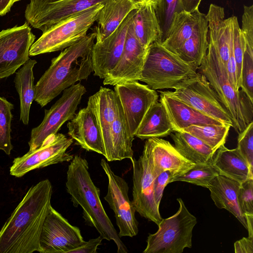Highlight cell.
Wrapping results in <instances>:
<instances>
[{
  "label": "cell",
  "mask_w": 253,
  "mask_h": 253,
  "mask_svg": "<svg viewBox=\"0 0 253 253\" xmlns=\"http://www.w3.org/2000/svg\"><path fill=\"white\" fill-rule=\"evenodd\" d=\"M52 193L48 179L28 190L0 230V253L39 252L40 235Z\"/></svg>",
  "instance_id": "obj_1"
},
{
  "label": "cell",
  "mask_w": 253,
  "mask_h": 253,
  "mask_svg": "<svg viewBox=\"0 0 253 253\" xmlns=\"http://www.w3.org/2000/svg\"><path fill=\"white\" fill-rule=\"evenodd\" d=\"M134 1H135L136 2H137L138 3H145V2H147V0H134Z\"/></svg>",
  "instance_id": "obj_45"
},
{
  "label": "cell",
  "mask_w": 253,
  "mask_h": 253,
  "mask_svg": "<svg viewBox=\"0 0 253 253\" xmlns=\"http://www.w3.org/2000/svg\"><path fill=\"white\" fill-rule=\"evenodd\" d=\"M131 134L135 136L141 122L150 107L158 101L157 92L137 81L114 85Z\"/></svg>",
  "instance_id": "obj_16"
},
{
  "label": "cell",
  "mask_w": 253,
  "mask_h": 253,
  "mask_svg": "<svg viewBox=\"0 0 253 253\" xmlns=\"http://www.w3.org/2000/svg\"></svg>",
  "instance_id": "obj_47"
},
{
  "label": "cell",
  "mask_w": 253,
  "mask_h": 253,
  "mask_svg": "<svg viewBox=\"0 0 253 253\" xmlns=\"http://www.w3.org/2000/svg\"><path fill=\"white\" fill-rule=\"evenodd\" d=\"M197 73L196 67L155 42L148 48L140 81L155 90L175 89Z\"/></svg>",
  "instance_id": "obj_5"
},
{
  "label": "cell",
  "mask_w": 253,
  "mask_h": 253,
  "mask_svg": "<svg viewBox=\"0 0 253 253\" xmlns=\"http://www.w3.org/2000/svg\"><path fill=\"white\" fill-rule=\"evenodd\" d=\"M103 238L99 237L84 241L80 246L71 251L70 253H96Z\"/></svg>",
  "instance_id": "obj_41"
},
{
  "label": "cell",
  "mask_w": 253,
  "mask_h": 253,
  "mask_svg": "<svg viewBox=\"0 0 253 253\" xmlns=\"http://www.w3.org/2000/svg\"><path fill=\"white\" fill-rule=\"evenodd\" d=\"M235 253H253V236L243 237L234 243Z\"/></svg>",
  "instance_id": "obj_42"
},
{
  "label": "cell",
  "mask_w": 253,
  "mask_h": 253,
  "mask_svg": "<svg viewBox=\"0 0 253 253\" xmlns=\"http://www.w3.org/2000/svg\"><path fill=\"white\" fill-rule=\"evenodd\" d=\"M107 0H30L25 11L28 24L42 33L70 17Z\"/></svg>",
  "instance_id": "obj_10"
},
{
  "label": "cell",
  "mask_w": 253,
  "mask_h": 253,
  "mask_svg": "<svg viewBox=\"0 0 253 253\" xmlns=\"http://www.w3.org/2000/svg\"><path fill=\"white\" fill-rule=\"evenodd\" d=\"M151 167L155 178L165 170L171 171L174 177L192 168L195 164L184 157L169 142L160 138L147 139Z\"/></svg>",
  "instance_id": "obj_19"
},
{
  "label": "cell",
  "mask_w": 253,
  "mask_h": 253,
  "mask_svg": "<svg viewBox=\"0 0 253 253\" xmlns=\"http://www.w3.org/2000/svg\"><path fill=\"white\" fill-rule=\"evenodd\" d=\"M231 127L225 124L192 125L183 131L195 136L216 151L220 146L225 144Z\"/></svg>",
  "instance_id": "obj_31"
},
{
  "label": "cell",
  "mask_w": 253,
  "mask_h": 253,
  "mask_svg": "<svg viewBox=\"0 0 253 253\" xmlns=\"http://www.w3.org/2000/svg\"><path fill=\"white\" fill-rule=\"evenodd\" d=\"M70 121L67 124L68 134L75 144L87 151L105 156L102 135L92 111L86 106L80 110Z\"/></svg>",
  "instance_id": "obj_20"
},
{
  "label": "cell",
  "mask_w": 253,
  "mask_h": 253,
  "mask_svg": "<svg viewBox=\"0 0 253 253\" xmlns=\"http://www.w3.org/2000/svg\"><path fill=\"white\" fill-rule=\"evenodd\" d=\"M20 0H0V16H3L10 11L14 3Z\"/></svg>",
  "instance_id": "obj_44"
},
{
  "label": "cell",
  "mask_w": 253,
  "mask_h": 253,
  "mask_svg": "<svg viewBox=\"0 0 253 253\" xmlns=\"http://www.w3.org/2000/svg\"><path fill=\"white\" fill-rule=\"evenodd\" d=\"M65 185L73 206L82 208L85 222L94 227L103 239L113 240L118 253H128L103 208L100 190L91 178L88 163L85 158L74 156L68 168Z\"/></svg>",
  "instance_id": "obj_3"
},
{
  "label": "cell",
  "mask_w": 253,
  "mask_h": 253,
  "mask_svg": "<svg viewBox=\"0 0 253 253\" xmlns=\"http://www.w3.org/2000/svg\"><path fill=\"white\" fill-rule=\"evenodd\" d=\"M202 13L199 9L191 13H175L166 39L162 44L173 53L194 32Z\"/></svg>",
  "instance_id": "obj_29"
},
{
  "label": "cell",
  "mask_w": 253,
  "mask_h": 253,
  "mask_svg": "<svg viewBox=\"0 0 253 253\" xmlns=\"http://www.w3.org/2000/svg\"><path fill=\"white\" fill-rule=\"evenodd\" d=\"M202 0H181L184 11L191 13L198 9Z\"/></svg>",
  "instance_id": "obj_43"
},
{
  "label": "cell",
  "mask_w": 253,
  "mask_h": 253,
  "mask_svg": "<svg viewBox=\"0 0 253 253\" xmlns=\"http://www.w3.org/2000/svg\"><path fill=\"white\" fill-rule=\"evenodd\" d=\"M238 134L237 148L253 170V122Z\"/></svg>",
  "instance_id": "obj_37"
},
{
  "label": "cell",
  "mask_w": 253,
  "mask_h": 253,
  "mask_svg": "<svg viewBox=\"0 0 253 253\" xmlns=\"http://www.w3.org/2000/svg\"><path fill=\"white\" fill-rule=\"evenodd\" d=\"M174 177L173 173L167 170L161 172L154 178V197L156 204L159 206L165 188Z\"/></svg>",
  "instance_id": "obj_40"
},
{
  "label": "cell",
  "mask_w": 253,
  "mask_h": 253,
  "mask_svg": "<svg viewBox=\"0 0 253 253\" xmlns=\"http://www.w3.org/2000/svg\"><path fill=\"white\" fill-rule=\"evenodd\" d=\"M241 183L221 175H218L210 182L208 189L215 205L232 213L247 230V223L238 202Z\"/></svg>",
  "instance_id": "obj_22"
},
{
  "label": "cell",
  "mask_w": 253,
  "mask_h": 253,
  "mask_svg": "<svg viewBox=\"0 0 253 253\" xmlns=\"http://www.w3.org/2000/svg\"><path fill=\"white\" fill-rule=\"evenodd\" d=\"M169 93L203 114L233 127V121L206 78L197 72Z\"/></svg>",
  "instance_id": "obj_8"
},
{
  "label": "cell",
  "mask_w": 253,
  "mask_h": 253,
  "mask_svg": "<svg viewBox=\"0 0 253 253\" xmlns=\"http://www.w3.org/2000/svg\"><path fill=\"white\" fill-rule=\"evenodd\" d=\"M240 209L245 216L253 215V178L241 183L238 193Z\"/></svg>",
  "instance_id": "obj_38"
},
{
  "label": "cell",
  "mask_w": 253,
  "mask_h": 253,
  "mask_svg": "<svg viewBox=\"0 0 253 253\" xmlns=\"http://www.w3.org/2000/svg\"><path fill=\"white\" fill-rule=\"evenodd\" d=\"M137 8L130 11L119 27L107 38L101 42H94L91 57L95 76L104 79L118 63L124 49L129 26Z\"/></svg>",
  "instance_id": "obj_17"
},
{
  "label": "cell",
  "mask_w": 253,
  "mask_h": 253,
  "mask_svg": "<svg viewBox=\"0 0 253 253\" xmlns=\"http://www.w3.org/2000/svg\"><path fill=\"white\" fill-rule=\"evenodd\" d=\"M219 173L212 164H195L186 172L174 177L170 183L186 182L208 188L211 181Z\"/></svg>",
  "instance_id": "obj_33"
},
{
  "label": "cell",
  "mask_w": 253,
  "mask_h": 253,
  "mask_svg": "<svg viewBox=\"0 0 253 253\" xmlns=\"http://www.w3.org/2000/svg\"><path fill=\"white\" fill-rule=\"evenodd\" d=\"M147 50L148 48L144 47L135 38L130 23L121 57L104 79L103 84L115 85L140 81Z\"/></svg>",
  "instance_id": "obj_18"
},
{
  "label": "cell",
  "mask_w": 253,
  "mask_h": 253,
  "mask_svg": "<svg viewBox=\"0 0 253 253\" xmlns=\"http://www.w3.org/2000/svg\"><path fill=\"white\" fill-rule=\"evenodd\" d=\"M36 63L35 60L29 59L16 73L14 80L20 99V119L25 125L29 124L30 110L35 99L33 68Z\"/></svg>",
  "instance_id": "obj_30"
},
{
  "label": "cell",
  "mask_w": 253,
  "mask_h": 253,
  "mask_svg": "<svg viewBox=\"0 0 253 253\" xmlns=\"http://www.w3.org/2000/svg\"><path fill=\"white\" fill-rule=\"evenodd\" d=\"M208 21L202 13L192 35L174 53L184 61L198 68L206 56L208 48Z\"/></svg>",
  "instance_id": "obj_26"
},
{
  "label": "cell",
  "mask_w": 253,
  "mask_h": 253,
  "mask_svg": "<svg viewBox=\"0 0 253 253\" xmlns=\"http://www.w3.org/2000/svg\"><path fill=\"white\" fill-rule=\"evenodd\" d=\"M240 88L253 101V47L247 44L242 60Z\"/></svg>",
  "instance_id": "obj_35"
},
{
  "label": "cell",
  "mask_w": 253,
  "mask_h": 253,
  "mask_svg": "<svg viewBox=\"0 0 253 253\" xmlns=\"http://www.w3.org/2000/svg\"><path fill=\"white\" fill-rule=\"evenodd\" d=\"M101 166L108 178V189L104 197L115 213L120 237H133L138 232L135 210L128 197L129 187L123 177L114 173L109 164L102 159Z\"/></svg>",
  "instance_id": "obj_12"
},
{
  "label": "cell",
  "mask_w": 253,
  "mask_h": 253,
  "mask_svg": "<svg viewBox=\"0 0 253 253\" xmlns=\"http://www.w3.org/2000/svg\"><path fill=\"white\" fill-rule=\"evenodd\" d=\"M73 142L72 138L62 133L49 135L39 148L14 159L10 168V175L21 177L35 169L70 162L74 156L66 151Z\"/></svg>",
  "instance_id": "obj_11"
},
{
  "label": "cell",
  "mask_w": 253,
  "mask_h": 253,
  "mask_svg": "<svg viewBox=\"0 0 253 253\" xmlns=\"http://www.w3.org/2000/svg\"><path fill=\"white\" fill-rule=\"evenodd\" d=\"M13 108V105L11 103L0 96V150L8 155L13 147L10 134Z\"/></svg>",
  "instance_id": "obj_34"
},
{
  "label": "cell",
  "mask_w": 253,
  "mask_h": 253,
  "mask_svg": "<svg viewBox=\"0 0 253 253\" xmlns=\"http://www.w3.org/2000/svg\"><path fill=\"white\" fill-rule=\"evenodd\" d=\"M233 49L236 62L238 85L240 88L241 74L243 54L246 42L240 28L237 18L232 16Z\"/></svg>",
  "instance_id": "obj_36"
},
{
  "label": "cell",
  "mask_w": 253,
  "mask_h": 253,
  "mask_svg": "<svg viewBox=\"0 0 253 253\" xmlns=\"http://www.w3.org/2000/svg\"><path fill=\"white\" fill-rule=\"evenodd\" d=\"M95 37L94 32L86 35L51 59L35 85L34 100L42 107L77 81L86 80L93 72L91 53Z\"/></svg>",
  "instance_id": "obj_2"
},
{
  "label": "cell",
  "mask_w": 253,
  "mask_h": 253,
  "mask_svg": "<svg viewBox=\"0 0 253 253\" xmlns=\"http://www.w3.org/2000/svg\"><path fill=\"white\" fill-rule=\"evenodd\" d=\"M160 101L164 106L173 131H182L192 125L223 124L209 117L170 94L169 91H160Z\"/></svg>",
  "instance_id": "obj_21"
},
{
  "label": "cell",
  "mask_w": 253,
  "mask_h": 253,
  "mask_svg": "<svg viewBox=\"0 0 253 253\" xmlns=\"http://www.w3.org/2000/svg\"><path fill=\"white\" fill-rule=\"evenodd\" d=\"M242 26L241 30L246 44L253 47V5H244L242 15Z\"/></svg>",
  "instance_id": "obj_39"
},
{
  "label": "cell",
  "mask_w": 253,
  "mask_h": 253,
  "mask_svg": "<svg viewBox=\"0 0 253 253\" xmlns=\"http://www.w3.org/2000/svg\"><path fill=\"white\" fill-rule=\"evenodd\" d=\"M139 3L134 0H107L103 3L94 32L96 42H101L110 35Z\"/></svg>",
  "instance_id": "obj_23"
},
{
  "label": "cell",
  "mask_w": 253,
  "mask_h": 253,
  "mask_svg": "<svg viewBox=\"0 0 253 253\" xmlns=\"http://www.w3.org/2000/svg\"><path fill=\"white\" fill-rule=\"evenodd\" d=\"M173 132L170 135L174 146L184 157L195 164H212L216 151L187 132Z\"/></svg>",
  "instance_id": "obj_27"
},
{
  "label": "cell",
  "mask_w": 253,
  "mask_h": 253,
  "mask_svg": "<svg viewBox=\"0 0 253 253\" xmlns=\"http://www.w3.org/2000/svg\"><path fill=\"white\" fill-rule=\"evenodd\" d=\"M147 0L148 2H150L153 6L157 0Z\"/></svg>",
  "instance_id": "obj_46"
},
{
  "label": "cell",
  "mask_w": 253,
  "mask_h": 253,
  "mask_svg": "<svg viewBox=\"0 0 253 253\" xmlns=\"http://www.w3.org/2000/svg\"><path fill=\"white\" fill-rule=\"evenodd\" d=\"M86 92L80 83L63 90L61 97L48 110H44L42 122L31 130L28 142L30 149L39 148L49 135L57 133L61 126L75 115L83 96Z\"/></svg>",
  "instance_id": "obj_9"
},
{
  "label": "cell",
  "mask_w": 253,
  "mask_h": 253,
  "mask_svg": "<svg viewBox=\"0 0 253 253\" xmlns=\"http://www.w3.org/2000/svg\"><path fill=\"white\" fill-rule=\"evenodd\" d=\"M35 39L27 22L0 32V79L13 74L29 59Z\"/></svg>",
  "instance_id": "obj_15"
},
{
  "label": "cell",
  "mask_w": 253,
  "mask_h": 253,
  "mask_svg": "<svg viewBox=\"0 0 253 253\" xmlns=\"http://www.w3.org/2000/svg\"><path fill=\"white\" fill-rule=\"evenodd\" d=\"M173 132L167 112L160 101L149 109L141 122L135 136L142 139L166 137Z\"/></svg>",
  "instance_id": "obj_28"
},
{
  "label": "cell",
  "mask_w": 253,
  "mask_h": 253,
  "mask_svg": "<svg viewBox=\"0 0 253 253\" xmlns=\"http://www.w3.org/2000/svg\"><path fill=\"white\" fill-rule=\"evenodd\" d=\"M103 3L70 17L43 32L32 45L29 55L63 50L83 38L96 21Z\"/></svg>",
  "instance_id": "obj_7"
},
{
  "label": "cell",
  "mask_w": 253,
  "mask_h": 253,
  "mask_svg": "<svg viewBox=\"0 0 253 253\" xmlns=\"http://www.w3.org/2000/svg\"><path fill=\"white\" fill-rule=\"evenodd\" d=\"M197 71L209 81L229 112L233 128L238 134L241 133L253 122V101L242 90H236L234 88L228 79L226 67L209 43L207 54Z\"/></svg>",
  "instance_id": "obj_4"
},
{
  "label": "cell",
  "mask_w": 253,
  "mask_h": 253,
  "mask_svg": "<svg viewBox=\"0 0 253 253\" xmlns=\"http://www.w3.org/2000/svg\"><path fill=\"white\" fill-rule=\"evenodd\" d=\"M160 28L159 42L167 38L175 13L184 11L181 0H157L153 5Z\"/></svg>",
  "instance_id": "obj_32"
},
{
  "label": "cell",
  "mask_w": 253,
  "mask_h": 253,
  "mask_svg": "<svg viewBox=\"0 0 253 253\" xmlns=\"http://www.w3.org/2000/svg\"><path fill=\"white\" fill-rule=\"evenodd\" d=\"M179 209L173 215L162 219L158 229L149 234L143 253H181L186 248L192 247L193 228L196 217L187 209L181 198L177 199Z\"/></svg>",
  "instance_id": "obj_6"
},
{
  "label": "cell",
  "mask_w": 253,
  "mask_h": 253,
  "mask_svg": "<svg viewBox=\"0 0 253 253\" xmlns=\"http://www.w3.org/2000/svg\"><path fill=\"white\" fill-rule=\"evenodd\" d=\"M84 241L80 229L72 225L51 205L39 238L40 253H70Z\"/></svg>",
  "instance_id": "obj_13"
},
{
  "label": "cell",
  "mask_w": 253,
  "mask_h": 253,
  "mask_svg": "<svg viewBox=\"0 0 253 253\" xmlns=\"http://www.w3.org/2000/svg\"><path fill=\"white\" fill-rule=\"evenodd\" d=\"M131 25L134 35L145 48L160 42L161 31L153 5L149 2L139 3Z\"/></svg>",
  "instance_id": "obj_25"
},
{
  "label": "cell",
  "mask_w": 253,
  "mask_h": 253,
  "mask_svg": "<svg viewBox=\"0 0 253 253\" xmlns=\"http://www.w3.org/2000/svg\"><path fill=\"white\" fill-rule=\"evenodd\" d=\"M212 165L219 175L240 183L253 178V170L237 148L229 149L224 145L220 146L214 154Z\"/></svg>",
  "instance_id": "obj_24"
},
{
  "label": "cell",
  "mask_w": 253,
  "mask_h": 253,
  "mask_svg": "<svg viewBox=\"0 0 253 253\" xmlns=\"http://www.w3.org/2000/svg\"><path fill=\"white\" fill-rule=\"evenodd\" d=\"M132 201L136 212L141 216L156 223L162 220L158 206L154 197V180L149 159V152L144 144L142 155L138 159L132 158Z\"/></svg>",
  "instance_id": "obj_14"
}]
</instances>
